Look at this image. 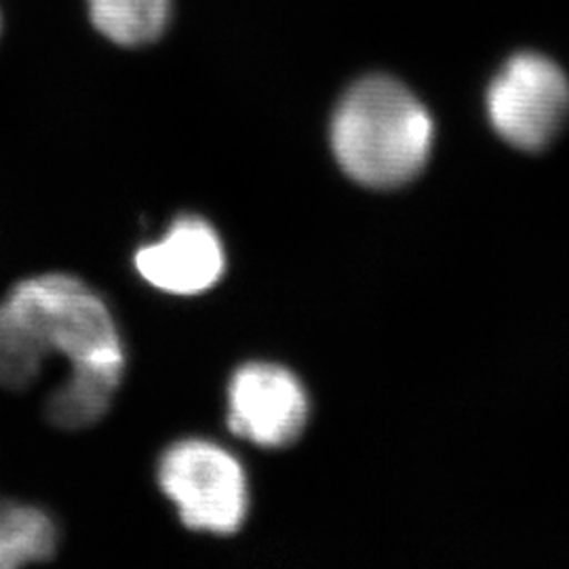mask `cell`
Listing matches in <instances>:
<instances>
[{"mask_svg":"<svg viewBox=\"0 0 569 569\" xmlns=\"http://www.w3.org/2000/svg\"><path fill=\"white\" fill-rule=\"evenodd\" d=\"M0 34H2V11H0Z\"/></svg>","mask_w":569,"mask_h":569,"instance_id":"9c48e42d","label":"cell"},{"mask_svg":"<svg viewBox=\"0 0 569 569\" xmlns=\"http://www.w3.org/2000/svg\"><path fill=\"white\" fill-rule=\"evenodd\" d=\"M435 122L406 84L387 74L355 82L331 119V148L355 182L395 188L411 182L428 161Z\"/></svg>","mask_w":569,"mask_h":569,"instance_id":"7a4b0ae2","label":"cell"},{"mask_svg":"<svg viewBox=\"0 0 569 569\" xmlns=\"http://www.w3.org/2000/svg\"><path fill=\"white\" fill-rule=\"evenodd\" d=\"M157 479L186 528L228 536L247 517L243 468L216 443L183 439L169 446L159 460Z\"/></svg>","mask_w":569,"mask_h":569,"instance_id":"3957f363","label":"cell"},{"mask_svg":"<svg viewBox=\"0 0 569 569\" xmlns=\"http://www.w3.org/2000/svg\"><path fill=\"white\" fill-rule=\"evenodd\" d=\"M486 106L505 142L519 150H545L569 119V79L557 61L521 51L489 82Z\"/></svg>","mask_w":569,"mask_h":569,"instance_id":"277c9868","label":"cell"},{"mask_svg":"<svg viewBox=\"0 0 569 569\" xmlns=\"http://www.w3.org/2000/svg\"><path fill=\"white\" fill-rule=\"evenodd\" d=\"M133 264L143 281L171 296H199L224 274V247L201 218L182 216L157 243L142 244Z\"/></svg>","mask_w":569,"mask_h":569,"instance_id":"8992f818","label":"cell"},{"mask_svg":"<svg viewBox=\"0 0 569 569\" xmlns=\"http://www.w3.org/2000/svg\"><path fill=\"white\" fill-rule=\"evenodd\" d=\"M56 357L68 376L44 399L47 422L68 432L96 427L114 403L127 355L110 306L68 272L28 277L0 300V388L30 390Z\"/></svg>","mask_w":569,"mask_h":569,"instance_id":"6da1fadb","label":"cell"},{"mask_svg":"<svg viewBox=\"0 0 569 569\" xmlns=\"http://www.w3.org/2000/svg\"><path fill=\"white\" fill-rule=\"evenodd\" d=\"M93 30L122 49H143L163 39L173 21V0H84Z\"/></svg>","mask_w":569,"mask_h":569,"instance_id":"52a82bcc","label":"cell"},{"mask_svg":"<svg viewBox=\"0 0 569 569\" xmlns=\"http://www.w3.org/2000/svg\"><path fill=\"white\" fill-rule=\"evenodd\" d=\"M308 416L300 382L281 367L244 366L228 388V427L262 448L296 441Z\"/></svg>","mask_w":569,"mask_h":569,"instance_id":"5b68a950","label":"cell"},{"mask_svg":"<svg viewBox=\"0 0 569 569\" xmlns=\"http://www.w3.org/2000/svg\"><path fill=\"white\" fill-rule=\"evenodd\" d=\"M58 545L60 529L47 510L0 498V569L51 561Z\"/></svg>","mask_w":569,"mask_h":569,"instance_id":"ba28073f","label":"cell"}]
</instances>
